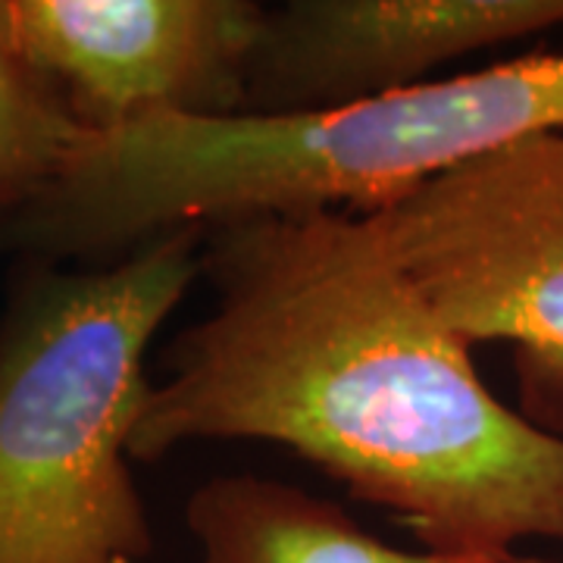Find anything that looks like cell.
<instances>
[{
    "mask_svg": "<svg viewBox=\"0 0 563 563\" xmlns=\"http://www.w3.org/2000/svg\"><path fill=\"white\" fill-rule=\"evenodd\" d=\"M7 35L85 132L244 110L254 0H0Z\"/></svg>",
    "mask_w": 563,
    "mask_h": 563,
    "instance_id": "5b68a950",
    "label": "cell"
},
{
    "mask_svg": "<svg viewBox=\"0 0 563 563\" xmlns=\"http://www.w3.org/2000/svg\"><path fill=\"white\" fill-rule=\"evenodd\" d=\"M201 563H442L366 532L329 498L263 476H217L185 504Z\"/></svg>",
    "mask_w": 563,
    "mask_h": 563,
    "instance_id": "52a82bcc",
    "label": "cell"
},
{
    "mask_svg": "<svg viewBox=\"0 0 563 563\" xmlns=\"http://www.w3.org/2000/svg\"><path fill=\"white\" fill-rule=\"evenodd\" d=\"M213 307L166 351L129 454L273 442L391 510L442 563L563 542V435L501 404L361 213L210 225Z\"/></svg>",
    "mask_w": 563,
    "mask_h": 563,
    "instance_id": "6da1fadb",
    "label": "cell"
},
{
    "mask_svg": "<svg viewBox=\"0 0 563 563\" xmlns=\"http://www.w3.org/2000/svg\"><path fill=\"white\" fill-rule=\"evenodd\" d=\"M563 25V0H291L266 10L242 113L373 101L444 63Z\"/></svg>",
    "mask_w": 563,
    "mask_h": 563,
    "instance_id": "8992f818",
    "label": "cell"
},
{
    "mask_svg": "<svg viewBox=\"0 0 563 563\" xmlns=\"http://www.w3.org/2000/svg\"><path fill=\"white\" fill-rule=\"evenodd\" d=\"M198 225L120 261H32L0 322V563H141L154 548L129 442L147 347L203 276Z\"/></svg>",
    "mask_w": 563,
    "mask_h": 563,
    "instance_id": "3957f363",
    "label": "cell"
},
{
    "mask_svg": "<svg viewBox=\"0 0 563 563\" xmlns=\"http://www.w3.org/2000/svg\"><path fill=\"white\" fill-rule=\"evenodd\" d=\"M361 217L457 339L517 347L526 420L563 435V129L514 141Z\"/></svg>",
    "mask_w": 563,
    "mask_h": 563,
    "instance_id": "277c9868",
    "label": "cell"
},
{
    "mask_svg": "<svg viewBox=\"0 0 563 563\" xmlns=\"http://www.w3.org/2000/svg\"><path fill=\"white\" fill-rule=\"evenodd\" d=\"M85 129L22 60L0 16V217L57 176Z\"/></svg>",
    "mask_w": 563,
    "mask_h": 563,
    "instance_id": "ba28073f",
    "label": "cell"
},
{
    "mask_svg": "<svg viewBox=\"0 0 563 563\" xmlns=\"http://www.w3.org/2000/svg\"><path fill=\"white\" fill-rule=\"evenodd\" d=\"M561 129L563 54H532L317 113L85 132L57 176L0 217V242L32 261L110 263L185 225L366 213Z\"/></svg>",
    "mask_w": 563,
    "mask_h": 563,
    "instance_id": "7a4b0ae2",
    "label": "cell"
}]
</instances>
